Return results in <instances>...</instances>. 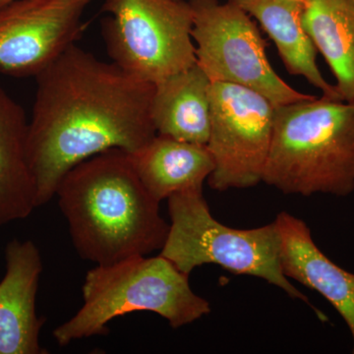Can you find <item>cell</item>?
Instances as JSON below:
<instances>
[{
    "mask_svg": "<svg viewBox=\"0 0 354 354\" xmlns=\"http://www.w3.org/2000/svg\"><path fill=\"white\" fill-rule=\"evenodd\" d=\"M274 223L281 237L283 274L317 291L332 304L351 330L354 354V274L342 269L320 250L304 221L281 212Z\"/></svg>",
    "mask_w": 354,
    "mask_h": 354,
    "instance_id": "11",
    "label": "cell"
},
{
    "mask_svg": "<svg viewBox=\"0 0 354 354\" xmlns=\"http://www.w3.org/2000/svg\"><path fill=\"white\" fill-rule=\"evenodd\" d=\"M92 0H13L0 7V72L38 76L75 44Z\"/></svg>",
    "mask_w": 354,
    "mask_h": 354,
    "instance_id": "9",
    "label": "cell"
},
{
    "mask_svg": "<svg viewBox=\"0 0 354 354\" xmlns=\"http://www.w3.org/2000/svg\"><path fill=\"white\" fill-rule=\"evenodd\" d=\"M263 183L285 194H351L354 104L313 95L276 106Z\"/></svg>",
    "mask_w": 354,
    "mask_h": 354,
    "instance_id": "3",
    "label": "cell"
},
{
    "mask_svg": "<svg viewBox=\"0 0 354 354\" xmlns=\"http://www.w3.org/2000/svg\"><path fill=\"white\" fill-rule=\"evenodd\" d=\"M55 195L84 260L109 265L164 246L169 225L124 151L113 149L75 165Z\"/></svg>",
    "mask_w": 354,
    "mask_h": 354,
    "instance_id": "2",
    "label": "cell"
},
{
    "mask_svg": "<svg viewBox=\"0 0 354 354\" xmlns=\"http://www.w3.org/2000/svg\"><path fill=\"white\" fill-rule=\"evenodd\" d=\"M274 109L264 95L232 83H212L207 143L215 169L212 189H243L263 181L271 146Z\"/></svg>",
    "mask_w": 354,
    "mask_h": 354,
    "instance_id": "8",
    "label": "cell"
},
{
    "mask_svg": "<svg viewBox=\"0 0 354 354\" xmlns=\"http://www.w3.org/2000/svg\"><path fill=\"white\" fill-rule=\"evenodd\" d=\"M6 272L0 281V354L48 353L39 344L46 319L36 312L41 254L31 241L13 239L6 248Z\"/></svg>",
    "mask_w": 354,
    "mask_h": 354,
    "instance_id": "10",
    "label": "cell"
},
{
    "mask_svg": "<svg viewBox=\"0 0 354 354\" xmlns=\"http://www.w3.org/2000/svg\"><path fill=\"white\" fill-rule=\"evenodd\" d=\"M211 87L212 81L197 62L155 84L151 113L157 134L207 145Z\"/></svg>",
    "mask_w": 354,
    "mask_h": 354,
    "instance_id": "13",
    "label": "cell"
},
{
    "mask_svg": "<svg viewBox=\"0 0 354 354\" xmlns=\"http://www.w3.org/2000/svg\"><path fill=\"white\" fill-rule=\"evenodd\" d=\"M188 1L197 64L212 83L251 88L276 106L313 97L290 87L272 69L259 28L234 0Z\"/></svg>",
    "mask_w": 354,
    "mask_h": 354,
    "instance_id": "7",
    "label": "cell"
},
{
    "mask_svg": "<svg viewBox=\"0 0 354 354\" xmlns=\"http://www.w3.org/2000/svg\"><path fill=\"white\" fill-rule=\"evenodd\" d=\"M11 1H13V0H0V7L6 6V4Z\"/></svg>",
    "mask_w": 354,
    "mask_h": 354,
    "instance_id": "17",
    "label": "cell"
},
{
    "mask_svg": "<svg viewBox=\"0 0 354 354\" xmlns=\"http://www.w3.org/2000/svg\"><path fill=\"white\" fill-rule=\"evenodd\" d=\"M302 24L332 70L339 99L354 104V0H304Z\"/></svg>",
    "mask_w": 354,
    "mask_h": 354,
    "instance_id": "16",
    "label": "cell"
},
{
    "mask_svg": "<svg viewBox=\"0 0 354 354\" xmlns=\"http://www.w3.org/2000/svg\"><path fill=\"white\" fill-rule=\"evenodd\" d=\"M35 78L28 158L38 207L53 199L75 165L113 149L137 152L157 135L151 113L155 85L76 44Z\"/></svg>",
    "mask_w": 354,
    "mask_h": 354,
    "instance_id": "1",
    "label": "cell"
},
{
    "mask_svg": "<svg viewBox=\"0 0 354 354\" xmlns=\"http://www.w3.org/2000/svg\"><path fill=\"white\" fill-rule=\"evenodd\" d=\"M28 130L24 109L0 85V227L28 218L38 208Z\"/></svg>",
    "mask_w": 354,
    "mask_h": 354,
    "instance_id": "14",
    "label": "cell"
},
{
    "mask_svg": "<svg viewBox=\"0 0 354 354\" xmlns=\"http://www.w3.org/2000/svg\"><path fill=\"white\" fill-rule=\"evenodd\" d=\"M102 34L111 62L157 84L196 64L193 13L185 0H104Z\"/></svg>",
    "mask_w": 354,
    "mask_h": 354,
    "instance_id": "6",
    "label": "cell"
},
{
    "mask_svg": "<svg viewBox=\"0 0 354 354\" xmlns=\"http://www.w3.org/2000/svg\"><path fill=\"white\" fill-rule=\"evenodd\" d=\"M82 295V307L53 330L60 346L108 334L109 322L133 312H153L174 329L211 312L209 302L191 288L189 274L160 255L95 266L86 274Z\"/></svg>",
    "mask_w": 354,
    "mask_h": 354,
    "instance_id": "4",
    "label": "cell"
},
{
    "mask_svg": "<svg viewBox=\"0 0 354 354\" xmlns=\"http://www.w3.org/2000/svg\"><path fill=\"white\" fill-rule=\"evenodd\" d=\"M254 18L276 44L286 70L301 76L322 92L339 99L317 64V50L302 24L304 0H234ZM342 101V100H341Z\"/></svg>",
    "mask_w": 354,
    "mask_h": 354,
    "instance_id": "15",
    "label": "cell"
},
{
    "mask_svg": "<svg viewBox=\"0 0 354 354\" xmlns=\"http://www.w3.org/2000/svg\"><path fill=\"white\" fill-rule=\"evenodd\" d=\"M167 200L171 225L160 255L179 271L190 274L202 265L221 266L232 274L265 279L312 306L283 274L274 221L253 230L227 227L212 216L203 190L178 193Z\"/></svg>",
    "mask_w": 354,
    "mask_h": 354,
    "instance_id": "5",
    "label": "cell"
},
{
    "mask_svg": "<svg viewBox=\"0 0 354 354\" xmlns=\"http://www.w3.org/2000/svg\"><path fill=\"white\" fill-rule=\"evenodd\" d=\"M129 156L140 180L158 203L178 193L203 190L215 169L207 145L160 134Z\"/></svg>",
    "mask_w": 354,
    "mask_h": 354,
    "instance_id": "12",
    "label": "cell"
}]
</instances>
